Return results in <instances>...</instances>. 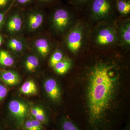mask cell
<instances>
[{"label":"cell","instance_id":"1","mask_svg":"<svg viewBox=\"0 0 130 130\" xmlns=\"http://www.w3.org/2000/svg\"><path fill=\"white\" fill-rule=\"evenodd\" d=\"M114 65L96 63L79 81L84 108L78 119L83 130H119L126 81Z\"/></svg>","mask_w":130,"mask_h":130},{"label":"cell","instance_id":"25","mask_svg":"<svg viewBox=\"0 0 130 130\" xmlns=\"http://www.w3.org/2000/svg\"><path fill=\"white\" fill-rule=\"evenodd\" d=\"M35 0H14V1L16 2L18 5L20 6H27L33 2Z\"/></svg>","mask_w":130,"mask_h":130},{"label":"cell","instance_id":"20","mask_svg":"<svg viewBox=\"0 0 130 130\" xmlns=\"http://www.w3.org/2000/svg\"><path fill=\"white\" fill-rule=\"evenodd\" d=\"M121 37L123 41L127 45L130 44V24L128 23L125 24L121 29Z\"/></svg>","mask_w":130,"mask_h":130},{"label":"cell","instance_id":"19","mask_svg":"<svg viewBox=\"0 0 130 130\" xmlns=\"http://www.w3.org/2000/svg\"><path fill=\"white\" fill-rule=\"evenodd\" d=\"M39 65V61L36 56L30 55L26 60L25 67L26 70L30 72L35 71Z\"/></svg>","mask_w":130,"mask_h":130},{"label":"cell","instance_id":"13","mask_svg":"<svg viewBox=\"0 0 130 130\" xmlns=\"http://www.w3.org/2000/svg\"><path fill=\"white\" fill-rule=\"evenodd\" d=\"M35 45L42 56H45L47 55L50 51V45L47 40L44 38H40L36 41Z\"/></svg>","mask_w":130,"mask_h":130},{"label":"cell","instance_id":"5","mask_svg":"<svg viewBox=\"0 0 130 130\" xmlns=\"http://www.w3.org/2000/svg\"><path fill=\"white\" fill-rule=\"evenodd\" d=\"M82 30L77 27L69 33L67 38L68 47L73 53L78 52L81 48L83 40Z\"/></svg>","mask_w":130,"mask_h":130},{"label":"cell","instance_id":"8","mask_svg":"<svg viewBox=\"0 0 130 130\" xmlns=\"http://www.w3.org/2000/svg\"><path fill=\"white\" fill-rule=\"evenodd\" d=\"M116 39L115 32L111 29L105 28L100 31L96 38L98 44L105 45L111 43Z\"/></svg>","mask_w":130,"mask_h":130},{"label":"cell","instance_id":"6","mask_svg":"<svg viewBox=\"0 0 130 130\" xmlns=\"http://www.w3.org/2000/svg\"><path fill=\"white\" fill-rule=\"evenodd\" d=\"M43 13L40 9L29 10L28 13V24L29 28L35 30L41 25L43 21Z\"/></svg>","mask_w":130,"mask_h":130},{"label":"cell","instance_id":"12","mask_svg":"<svg viewBox=\"0 0 130 130\" xmlns=\"http://www.w3.org/2000/svg\"><path fill=\"white\" fill-rule=\"evenodd\" d=\"M30 113L33 118L40 121L43 124L48 123V120L45 112L40 107H32L30 109Z\"/></svg>","mask_w":130,"mask_h":130},{"label":"cell","instance_id":"2","mask_svg":"<svg viewBox=\"0 0 130 130\" xmlns=\"http://www.w3.org/2000/svg\"><path fill=\"white\" fill-rule=\"evenodd\" d=\"M115 0H93L88 7L91 14L96 19L110 16L115 8Z\"/></svg>","mask_w":130,"mask_h":130},{"label":"cell","instance_id":"23","mask_svg":"<svg viewBox=\"0 0 130 130\" xmlns=\"http://www.w3.org/2000/svg\"><path fill=\"white\" fill-rule=\"evenodd\" d=\"M93 0H70V1L76 7H83L85 6L88 7Z\"/></svg>","mask_w":130,"mask_h":130},{"label":"cell","instance_id":"26","mask_svg":"<svg viewBox=\"0 0 130 130\" xmlns=\"http://www.w3.org/2000/svg\"><path fill=\"white\" fill-rule=\"evenodd\" d=\"M40 5H48L54 2L57 0H35Z\"/></svg>","mask_w":130,"mask_h":130},{"label":"cell","instance_id":"10","mask_svg":"<svg viewBox=\"0 0 130 130\" xmlns=\"http://www.w3.org/2000/svg\"><path fill=\"white\" fill-rule=\"evenodd\" d=\"M22 19L19 13L16 12L13 14L7 24V28L9 31L18 32L22 28Z\"/></svg>","mask_w":130,"mask_h":130},{"label":"cell","instance_id":"29","mask_svg":"<svg viewBox=\"0 0 130 130\" xmlns=\"http://www.w3.org/2000/svg\"><path fill=\"white\" fill-rule=\"evenodd\" d=\"M2 36H1V35H0V47L2 45Z\"/></svg>","mask_w":130,"mask_h":130},{"label":"cell","instance_id":"11","mask_svg":"<svg viewBox=\"0 0 130 130\" xmlns=\"http://www.w3.org/2000/svg\"><path fill=\"white\" fill-rule=\"evenodd\" d=\"M59 130H83L76 123L68 118H63L58 124Z\"/></svg>","mask_w":130,"mask_h":130},{"label":"cell","instance_id":"22","mask_svg":"<svg viewBox=\"0 0 130 130\" xmlns=\"http://www.w3.org/2000/svg\"><path fill=\"white\" fill-rule=\"evenodd\" d=\"M63 59V54L61 51H56L51 56L50 60V64L53 67L56 64Z\"/></svg>","mask_w":130,"mask_h":130},{"label":"cell","instance_id":"28","mask_svg":"<svg viewBox=\"0 0 130 130\" xmlns=\"http://www.w3.org/2000/svg\"><path fill=\"white\" fill-rule=\"evenodd\" d=\"M5 14L4 13L0 12V27L2 25L5 18Z\"/></svg>","mask_w":130,"mask_h":130},{"label":"cell","instance_id":"7","mask_svg":"<svg viewBox=\"0 0 130 130\" xmlns=\"http://www.w3.org/2000/svg\"><path fill=\"white\" fill-rule=\"evenodd\" d=\"M44 88L47 94L51 100L56 101L59 99L60 90L56 80L53 78L47 79L44 83Z\"/></svg>","mask_w":130,"mask_h":130},{"label":"cell","instance_id":"24","mask_svg":"<svg viewBox=\"0 0 130 130\" xmlns=\"http://www.w3.org/2000/svg\"><path fill=\"white\" fill-rule=\"evenodd\" d=\"M7 94V89L0 84V101H2L6 96Z\"/></svg>","mask_w":130,"mask_h":130},{"label":"cell","instance_id":"3","mask_svg":"<svg viewBox=\"0 0 130 130\" xmlns=\"http://www.w3.org/2000/svg\"><path fill=\"white\" fill-rule=\"evenodd\" d=\"M52 19L55 28L59 31L64 30L71 19V12L66 7H55L52 13Z\"/></svg>","mask_w":130,"mask_h":130},{"label":"cell","instance_id":"21","mask_svg":"<svg viewBox=\"0 0 130 130\" xmlns=\"http://www.w3.org/2000/svg\"><path fill=\"white\" fill-rule=\"evenodd\" d=\"M8 46L12 50L16 52L22 51L23 48L22 42L15 38H12L9 40Z\"/></svg>","mask_w":130,"mask_h":130},{"label":"cell","instance_id":"18","mask_svg":"<svg viewBox=\"0 0 130 130\" xmlns=\"http://www.w3.org/2000/svg\"><path fill=\"white\" fill-rule=\"evenodd\" d=\"M14 63V59L8 51H0V64L6 67L12 66Z\"/></svg>","mask_w":130,"mask_h":130},{"label":"cell","instance_id":"17","mask_svg":"<svg viewBox=\"0 0 130 130\" xmlns=\"http://www.w3.org/2000/svg\"><path fill=\"white\" fill-rule=\"evenodd\" d=\"M23 126L25 130H42L43 124L32 118L26 119Z\"/></svg>","mask_w":130,"mask_h":130},{"label":"cell","instance_id":"14","mask_svg":"<svg viewBox=\"0 0 130 130\" xmlns=\"http://www.w3.org/2000/svg\"><path fill=\"white\" fill-rule=\"evenodd\" d=\"M20 92L27 95L35 94L37 92V88L35 82L32 80H29L25 82L21 86Z\"/></svg>","mask_w":130,"mask_h":130},{"label":"cell","instance_id":"15","mask_svg":"<svg viewBox=\"0 0 130 130\" xmlns=\"http://www.w3.org/2000/svg\"><path fill=\"white\" fill-rule=\"evenodd\" d=\"M115 8L120 14L127 15L130 13V0H115Z\"/></svg>","mask_w":130,"mask_h":130},{"label":"cell","instance_id":"4","mask_svg":"<svg viewBox=\"0 0 130 130\" xmlns=\"http://www.w3.org/2000/svg\"><path fill=\"white\" fill-rule=\"evenodd\" d=\"M8 108L18 125L23 126L28 115V106L20 101L13 100L9 103Z\"/></svg>","mask_w":130,"mask_h":130},{"label":"cell","instance_id":"16","mask_svg":"<svg viewBox=\"0 0 130 130\" xmlns=\"http://www.w3.org/2000/svg\"><path fill=\"white\" fill-rule=\"evenodd\" d=\"M71 66V63L70 60L63 59L56 64L53 68L56 73L60 75H63L68 71Z\"/></svg>","mask_w":130,"mask_h":130},{"label":"cell","instance_id":"9","mask_svg":"<svg viewBox=\"0 0 130 130\" xmlns=\"http://www.w3.org/2000/svg\"><path fill=\"white\" fill-rule=\"evenodd\" d=\"M0 79L8 85H15L19 83V76L14 72L7 70L0 71Z\"/></svg>","mask_w":130,"mask_h":130},{"label":"cell","instance_id":"27","mask_svg":"<svg viewBox=\"0 0 130 130\" xmlns=\"http://www.w3.org/2000/svg\"><path fill=\"white\" fill-rule=\"evenodd\" d=\"M11 0H0V9L6 7Z\"/></svg>","mask_w":130,"mask_h":130}]
</instances>
